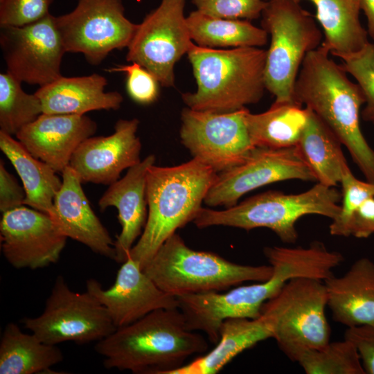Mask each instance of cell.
<instances>
[{"label":"cell","mask_w":374,"mask_h":374,"mask_svg":"<svg viewBox=\"0 0 374 374\" xmlns=\"http://www.w3.org/2000/svg\"><path fill=\"white\" fill-rule=\"evenodd\" d=\"M267 51L259 47L217 49L192 42L187 55L197 82L182 99L188 108L230 112L262 98Z\"/></svg>","instance_id":"277c9868"},{"label":"cell","mask_w":374,"mask_h":374,"mask_svg":"<svg viewBox=\"0 0 374 374\" xmlns=\"http://www.w3.org/2000/svg\"><path fill=\"white\" fill-rule=\"evenodd\" d=\"M341 199V194L335 187L317 183L297 194L267 191L224 210L202 208L193 222L198 228H267L283 242L292 244L298 239L296 223L301 217L319 215L333 220L339 213Z\"/></svg>","instance_id":"5b68a950"},{"label":"cell","mask_w":374,"mask_h":374,"mask_svg":"<svg viewBox=\"0 0 374 374\" xmlns=\"http://www.w3.org/2000/svg\"><path fill=\"white\" fill-rule=\"evenodd\" d=\"M307 1L315 6L316 18L324 34L321 45L330 54L340 59L357 53L369 42L359 19L357 0Z\"/></svg>","instance_id":"cb8c5ba5"},{"label":"cell","mask_w":374,"mask_h":374,"mask_svg":"<svg viewBox=\"0 0 374 374\" xmlns=\"http://www.w3.org/2000/svg\"><path fill=\"white\" fill-rule=\"evenodd\" d=\"M208 348L201 334L187 328L179 308L154 310L116 328L94 346L106 368L135 374H170Z\"/></svg>","instance_id":"7a4b0ae2"},{"label":"cell","mask_w":374,"mask_h":374,"mask_svg":"<svg viewBox=\"0 0 374 374\" xmlns=\"http://www.w3.org/2000/svg\"><path fill=\"white\" fill-rule=\"evenodd\" d=\"M139 125L137 118L119 119L112 134L89 137L74 152L69 166L82 182L113 184L141 161Z\"/></svg>","instance_id":"e0dca14e"},{"label":"cell","mask_w":374,"mask_h":374,"mask_svg":"<svg viewBox=\"0 0 374 374\" xmlns=\"http://www.w3.org/2000/svg\"><path fill=\"white\" fill-rule=\"evenodd\" d=\"M62 184L48 213L57 229L96 253L115 260L114 242L92 210L82 180L69 166L62 172Z\"/></svg>","instance_id":"d6986e66"},{"label":"cell","mask_w":374,"mask_h":374,"mask_svg":"<svg viewBox=\"0 0 374 374\" xmlns=\"http://www.w3.org/2000/svg\"><path fill=\"white\" fill-rule=\"evenodd\" d=\"M26 199L24 187L0 161V211L2 213L22 206Z\"/></svg>","instance_id":"74e56055"},{"label":"cell","mask_w":374,"mask_h":374,"mask_svg":"<svg viewBox=\"0 0 374 374\" xmlns=\"http://www.w3.org/2000/svg\"><path fill=\"white\" fill-rule=\"evenodd\" d=\"M269 338H273L272 326L262 314L256 319H226L213 350L170 374H215L238 355Z\"/></svg>","instance_id":"603a6c76"},{"label":"cell","mask_w":374,"mask_h":374,"mask_svg":"<svg viewBox=\"0 0 374 374\" xmlns=\"http://www.w3.org/2000/svg\"><path fill=\"white\" fill-rule=\"evenodd\" d=\"M54 0H0V26H22L50 14Z\"/></svg>","instance_id":"e575fe53"},{"label":"cell","mask_w":374,"mask_h":374,"mask_svg":"<svg viewBox=\"0 0 374 374\" xmlns=\"http://www.w3.org/2000/svg\"><path fill=\"white\" fill-rule=\"evenodd\" d=\"M374 233V197L368 199L353 213L348 223L346 237L367 238Z\"/></svg>","instance_id":"f35d334b"},{"label":"cell","mask_w":374,"mask_h":374,"mask_svg":"<svg viewBox=\"0 0 374 374\" xmlns=\"http://www.w3.org/2000/svg\"><path fill=\"white\" fill-rule=\"evenodd\" d=\"M192 41L201 46L260 47L267 44L268 33L247 20L217 18L196 10L186 17Z\"/></svg>","instance_id":"f1b7e54d"},{"label":"cell","mask_w":374,"mask_h":374,"mask_svg":"<svg viewBox=\"0 0 374 374\" xmlns=\"http://www.w3.org/2000/svg\"><path fill=\"white\" fill-rule=\"evenodd\" d=\"M117 65L107 70L109 72H123L127 74L126 88L130 96L136 103L150 104L159 93V81L145 68L136 62Z\"/></svg>","instance_id":"d590c367"},{"label":"cell","mask_w":374,"mask_h":374,"mask_svg":"<svg viewBox=\"0 0 374 374\" xmlns=\"http://www.w3.org/2000/svg\"><path fill=\"white\" fill-rule=\"evenodd\" d=\"M340 184L342 203L338 215L332 220L329 230L332 235L346 237V227L353 213L366 200L374 197V183L359 180L346 166Z\"/></svg>","instance_id":"1f68e13d"},{"label":"cell","mask_w":374,"mask_h":374,"mask_svg":"<svg viewBox=\"0 0 374 374\" xmlns=\"http://www.w3.org/2000/svg\"><path fill=\"white\" fill-rule=\"evenodd\" d=\"M344 338L356 347L365 373L374 374V326L348 328Z\"/></svg>","instance_id":"8d00e7d4"},{"label":"cell","mask_w":374,"mask_h":374,"mask_svg":"<svg viewBox=\"0 0 374 374\" xmlns=\"http://www.w3.org/2000/svg\"><path fill=\"white\" fill-rule=\"evenodd\" d=\"M63 360L56 345L23 332L14 323L5 327L0 341V374H34L50 371Z\"/></svg>","instance_id":"83f0119b"},{"label":"cell","mask_w":374,"mask_h":374,"mask_svg":"<svg viewBox=\"0 0 374 374\" xmlns=\"http://www.w3.org/2000/svg\"><path fill=\"white\" fill-rule=\"evenodd\" d=\"M326 306L324 281L299 277L288 280L264 303L260 312L271 322L279 348L295 362L303 350L321 348L330 341Z\"/></svg>","instance_id":"ba28073f"},{"label":"cell","mask_w":374,"mask_h":374,"mask_svg":"<svg viewBox=\"0 0 374 374\" xmlns=\"http://www.w3.org/2000/svg\"><path fill=\"white\" fill-rule=\"evenodd\" d=\"M0 238L8 263L16 269H30L57 262L67 239L48 214L23 206L3 213Z\"/></svg>","instance_id":"9a60e30c"},{"label":"cell","mask_w":374,"mask_h":374,"mask_svg":"<svg viewBox=\"0 0 374 374\" xmlns=\"http://www.w3.org/2000/svg\"><path fill=\"white\" fill-rule=\"evenodd\" d=\"M197 10L207 15L230 19H253L262 15L263 0H193Z\"/></svg>","instance_id":"836d02e7"},{"label":"cell","mask_w":374,"mask_h":374,"mask_svg":"<svg viewBox=\"0 0 374 374\" xmlns=\"http://www.w3.org/2000/svg\"><path fill=\"white\" fill-rule=\"evenodd\" d=\"M295 362L307 374H365L356 347L345 338L329 341L321 348L304 350Z\"/></svg>","instance_id":"4dcf8cb0"},{"label":"cell","mask_w":374,"mask_h":374,"mask_svg":"<svg viewBox=\"0 0 374 374\" xmlns=\"http://www.w3.org/2000/svg\"><path fill=\"white\" fill-rule=\"evenodd\" d=\"M217 174L195 158L175 166L150 167L146 178L147 220L128 255L143 269L166 240L194 220Z\"/></svg>","instance_id":"3957f363"},{"label":"cell","mask_w":374,"mask_h":374,"mask_svg":"<svg viewBox=\"0 0 374 374\" xmlns=\"http://www.w3.org/2000/svg\"><path fill=\"white\" fill-rule=\"evenodd\" d=\"M86 290L106 308L116 328L127 326L159 309L178 308L176 296L163 291L140 264L127 256L112 286L103 289L96 279L87 280Z\"/></svg>","instance_id":"2e32d148"},{"label":"cell","mask_w":374,"mask_h":374,"mask_svg":"<svg viewBox=\"0 0 374 374\" xmlns=\"http://www.w3.org/2000/svg\"><path fill=\"white\" fill-rule=\"evenodd\" d=\"M21 322L51 345L98 341L116 330L107 310L94 296L87 290H71L62 276H57L42 313Z\"/></svg>","instance_id":"9c48e42d"},{"label":"cell","mask_w":374,"mask_h":374,"mask_svg":"<svg viewBox=\"0 0 374 374\" xmlns=\"http://www.w3.org/2000/svg\"><path fill=\"white\" fill-rule=\"evenodd\" d=\"M290 179L316 181L295 146L255 147L242 163L217 174L204 202L209 206L229 208L253 190Z\"/></svg>","instance_id":"5bb4252c"},{"label":"cell","mask_w":374,"mask_h":374,"mask_svg":"<svg viewBox=\"0 0 374 374\" xmlns=\"http://www.w3.org/2000/svg\"><path fill=\"white\" fill-rule=\"evenodd\" d=\"M124 10L122 0H78L73 10L55 16L66 52L98 65L114 50L127 48L138 24Z\"/></svg>","instance_id":"30bf717a"},{"label":"cell","mask_w":374,"mask_h":374,"mask_svg":"<svg viewBox=\"0 0 374 374\" xmlns=\"http://www.w3.org/2000/svg\"><path fill=\"white\" fill-rule=\"evenodd\" d=\"M309 110L308 122L295 147L317 183L335 187L340 183L348 166L342 144L334 132Z\"/></svg>","instance_id":"d4e9b609"},{"label":"cell","mask_w":374,"mask_h":374,"mask_svg":"<svg viewBox=\"0 0 374 374\" xmlns=\"http://www.w3.org/2000/svg\"><path fill=\"white\" fill-rule=\"evenodd\" d=\"M310 110L295 102H276L265 112L246 116L250 138L256 147L296 146L308 120Z\"/></svg>","instance_id":"4316f807"},{"label":"cell","mask_w":374,"mask_h":374,"mask_svg":"<svg viewBox=\"0 0 374 374\" xmlns=\"http://www.w3.org/2000/svg\"><path fill=\"white\" fill-rule=\"evenodd\" d=\"M244 107L230 112L185 108L180 139L193 158L217 173L242 163L255 148L247 126Z\"/></svg>","instance_id":"8fae6325"},{"label":"cell","mask_w":374,"mask_h":374,"mask_svg":"<svg viewBox=\"0 0 374 374\" xmlns=\"http://www.w3.org/2000/svg\"><path fill=\"white\" fill-rule=\"evenodd\" d=\"M333 319L348 328L374 326V262L357 260L341 276L324 280Z\"/></svg>","instance_id":"7402d4cb"},{"label":"cell","mask_w":374,"mask_h":374,"mask_svg":"<svg viewBox=\"0 0 374 374\" xmlns=\"http://www.w3.org/2000/svg\"><path fill=\"white\" fill-rule=\"evenodd\" d=\"M367 19L368 34L374 40V0H357Z\"/></svg>","instance_id":"ab89813d"},{"label":"cell","mask_w":374,"mask_h":374,"mask_svg":"<svg viewBox=\"0 0 374 374\" xmlns=\"http://www.w3.org/2000/svg\"><path fill=\"white\" fill-rule=\"evenodd\" d=\"M96 130V123L85 115L42 113L15 136L32 155L62 173L78 146Z\"/></svg>","instance_id":"ac0fdd59"},{"label":"cell","mask_w":374,"mask_h":374,"mask_svg":"<svg viewBox=\"0 0 374 374\" xmlns=\"http://www.w3.org/2000/svg\"><path fill=\"white\" fill-rule=\"evenodd\" d=\"M185 0H161L137 25L126 60L151 72L164 87L174 86V67L193 41L184 15Z\"/></svg>","instance_id":"7c38bea8"},{"label":"cell","mask_w":374,"mask_h":374,"mask_svg":"<svg viewBox=\"0 0 374 374\" xmlns=\"http://www.w3.org/2000/svg\"><path fill=\"white\" fill-rule=\"evenodd\" d=\"M342 65L321 45L304 59L295 87L294 101L312 110L348 150L366 179L374 183V150L360 127L363 91Z\"/></svg>","instance_id":"6da1fadb"},{"label":"cell","mask_w":374,"mask_h":374,"mask_svg":"<svg viewBox=\"0 0 374 374\" xmlns=\"http://www.w3.org/2000/svg\"><path fill=\"white\" fill-rule=\"evenodd\" d=\"M0 149L21 178L26 192L24 204L48 214L62 184L57 172L32 155L20 141L1 131Z\"/></svg>","instance_id":"484cf974"},{"label":"cell","mask_w":374,"mask_h":374,"mask_svg":"<svg viewBox=\"0 0 374 374\" xmlns=\"http://www.w3.org/2000/svg\"><path fill=\"white\" fill-rule=\"evenodd\" d=\"M340 59L346 71L355 79L364 95L362 119L374 124V44L369 42L357 53Z\"/></svg>","instance_id":"d6a6232c"},{"label":"cell","mask_w":374,"mask_h":374,"mask_svg":"<svg viewBox=\"0 0 374 374\" xmlns=\"http://www.w3.org/2000/svg\"><path fill=\"white\" fill-rule=\"evenodd\" d=\"M21 84L9 73H0V131L11 136L43 113L39 98L26 93Z\"/></svg>","instance_id":"f546056e"},{"label":"cell","mask_w":374,"mask_h":374,"mask_svg":"<svg viewBox=\"0 0 374 374\" xmlns=\"http://www.w3.org/2000/svg\"><path fill=\"white\" fill-rule=\"evenodd\" d=\"M107 80L98 73L76 77L61 76L34 93L42 111L51 114L84 115L94 110H116L123 98L116 91H105Z\"/></svg>","instance_id":"44dd1931"},{"label":"cell","mask_w":374,"mask_h":374,"mask_svg":"<svg viewBox=\"0 0 374 374\" xmlns=\"http://www.w3.org/2000/svg\"><path fill=\"white\" fill-rule=\"evenodd\" d=\"M262 15V28L271 37L265 66V88L276 102H295L294 87L302 63L321 45L323 34L297 0H269Z\"/></svg>","instance_id":"52a82bcc"},{"label":"cell","mask_w":374,"mask_h":374,"mask_svg":"<svg viewBox=\"0 0 374 374\" xmlns=\"http://www.w3.org/2000/svg\"><path fill=\"white\" fill-rule=\"evenodd\" d=\"M143 271L163 291L178 297L221 292L244 282L265 281L271 276L273 267L240 265L211 252L194 250L175 233Z\"/></svg>","instance_id":"8992f818"},{"label":"cell","mask_w":374,"mask_h":374,"mask_svg":"<svg viewBox=\"0 0 374 374\" xmlns=\"http://www.w3.org/2000/svg\"><path fill=\"white\" fill-rule=\"evenodd\" d=\"M155 156L150 154L130 168L121 179L110 184L98 201L100 209L114 206L121 231L114 241L115 260L123 263L141 235L147 220L146 178Z\"/></svg>","instance_id":"ffe728a7"},{"label":"cell","mask_w":374,"mask_h":374,"mask_svg":"<svg viewBox=\"0 0 374 374\" xmlns=\"http://www.w3.org/2000/svg\"><path fill=\"white\" fill-rule=\"evenodd\" d=\"M0 46L7 71L19 82L39 87L62 76L66 53L55 16L22 26H0Z\"/></svg>","instance_id":"4fadbf2b"}]
</instances>
